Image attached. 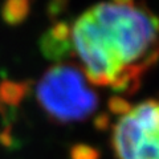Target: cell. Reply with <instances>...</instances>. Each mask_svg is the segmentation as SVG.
Returning <instances> with one entry per match:
<instances>
[{
  "mask_svg": "<svg viewBox=\"0 0 159 159\" xmlns=\"http://www.w3.org/2000/svg\"><path fill=\"white\" fill-rule=\"evenodd\" d=\"M41 52L47 58L56 62H62L70 57L72 43H70V25L58 21L48 29L41 37Z\"/></svg>",
  "mask_w": 159,
  "mask_h": 159,
  "instance_id": "cell-4",
  "label": "cell"
},
{
  "mask_svg": "<svg viewBox=\"0 0 159 159\" xmlns=\"http://www.w3.org/2000/svg\"><path fill=\"white\" fill-rule=\"evenodd\" d=\"M72 158L73 159H97V152L90 147H76L72 152Z\"/></svg>",
  "mask_w": 159,
  "mask_h": 159,
  "instance_id": "cell-7",
  "label": "cell"
},
{
  "mask_svg": "<svg viewBox=\"0 0 159 159\" xmlns=\"http://www.w3.org/2000/svg\"><path fill=\"white\" fill-rule=\"evenodd\" d=\"M111 145L117 159H159V113L155 99H146L118 114Z\"/></svg>",
  "mask_w": 159,
  "mask_h": 159,
  "instance_id": "cell-3",
  "label": "cell"
},
{
  "mask_svg": "<svg viewBox=\"0 0 159 159\" xmlns=\"http://www.w3.org/2000/svg\"><path fill=\"white\" fill-rule=\"evenodd\" d=\"M70 43L93 86L131 94L157 61L158 21L143 2L103 0L74 20Z\"/></svg>",
  "mask_w": 159,
  "mask_h": 159,
  "instance_id": "cell-1",
  "label": "cell"
},
{
  "mask_svg": "<svg viewBox=\"0 0 159 159\" xmlns=\"http://www.w3.org/2000/svg\"><path fill=\"white\" fill-rule=\"evenodd\" d=\"M31 0H4L0 8L2 19L8 25H19L31 12Z\"/></svg>",
  "mask_w": 159,
  "mask_h": 159,
  "instance_id": "cell-5",
  "label": "cell"
},
{
  "mask_svg": "<svg viewBox=\"0 0 159 159\" xmlns=\"http://www.w3.org/2000/svg\"><path fill=\"white\" fill-rule=\"evenodd\" d=\"M29 85L27 82L4 81L0 84V107H15L23 101L28 93Z\"/></svg>",
  "mask_w": 159,
  "mask_h": 159,
  "instance_id": "cell-6",
  "label": "cell"
},
{
  "mask_svg": "<svg viewBox=\"0 0 159 159\" xmlns=\"http://www.w3.org/2000/svg\"><path fill=\"white\" fill-rule=\"evenodd\" d=\"M36 99L47 116L58 123L85 121L99 105L93 85L77 64L56 62L36 84Z\"/></svg>",
  "mask_w": 159,
  "mask_h": 159,
  "instance_id": "cell-2",
  "label": "cell"
}]
</instances>
